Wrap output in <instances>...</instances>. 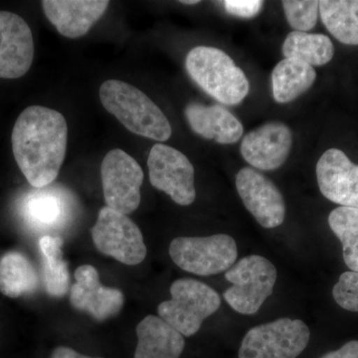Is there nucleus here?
I'll return each mask as SVG.
<instances>
[{
  "mask_svg": "<svg viewBox=\"0 0 358 358\" xmlns=\"http://www.w3.org/2000/svg\"><path fill=\"white\" fill-rule=\"evenodd\" d=\"M282 50L285 58L296 59L312 67L327 64L334 55L333 42L327 35L300 31L289 33Z\"/></svg>",
  "mask_w": 358,
  "mask_h": 358,
  "instance_id": "4be33fe9",
  "label": "nucleus"
},
{
  "mask_svg": "<svg viewBox=\"0 0 358 358\" xmlns=\"http://www.w3.org/2000/svg\"><path fill=\"white\" fill-rule=\"evenodd\" d=\"M320 192L343 207L358 209V166L338 148H329L317 164Z\"/></svg>",
  "mask_w": 358,
  "mask_h": 358,
  "instance_id": "4468645a",
  "label": "nucleus"
},
{
  "mask_svg": "<svg viewBox=\"0 0 358 358\" xmlns=\"http://www.w3.org/2000/svg\"><path fill=\"white\" fill-rule=\"evenodd\" d=\"M108 0H44L45 15L61 35L75 39L84 36L109 6Z\"/></svg>",
  "mask_w": 358,
  "mask_h": 358,
  "instance_id": "dca6fc26",
  "label": "nucleus"
},
{
  "mask_svg": "<svg viewBox=\"0 0 358 358\" xmlns=\"http://www.w3.org/2000/svg\"><path fill=\"white\" fill-rule=\"evenodd\" d=\"M103 197L110 209L128 215L141 204L143 171L133 157L120 148L110 150L101 166Z\"/></svg>",
  "mask_w": 358,
  "mask_h": 358,
  "instance_id": "1a4fd4ad",
  "label": "nucleus"
},
{
  "mask_svg": "<svg viewBox=\"0 0 358 358\" xmlns=\"http://www.w3.org/2000/svg\"><path fill=\"white\" fill-rule=\"evenodd\" d=\"M236 188L247 210L264 228L279 227L286 217V203L272 180L251 167L238 171Z\"/></svg>",
  "mask_w": 358,
  "mask_h": 358,
  "instance_id": "9b49d317",
  "label": "nucleus"
},
{
  "mask_svg": "<svg viewBox=\"0 0 358 358\" xmlns=\"http://www.w3.org/2000/svg\"><path fill=\"white\" fill-rule=\"evenodd\" d=\"M51 358H101V357H90L87 355H81L77 352L73 348H66V346H59L52 352Z\"/></svg>",
  "mask_w": 358,
  "mask_h": 358,
  "instance_id": "c756f323",
  "label": "nucleus"
},
{
  "mask_svg": "<svg viewBox=\"0 0 358 358\" xmlns=\"http://www.w3.org/2000/svg\"><path fill=\"white\" fill-rule=\"evenodd\" d=\"M148 166L150 181L155 188L166 193L181 206H188L194 202V167L182 152L157 143L150 150Z\"/></svg>",
  "mask_w": 358,
  "mask_h": 358,
  "instance_id": "9d476101",
  "label": "nucleus"
},
{
  "mask_svg": "<svg viewBox=\"0 0 358 358\" xmlns=\"http://www.w3.org/2000/svg\"><path fill=\"white\" fill-rule=\"evenodd\" d=\"M11 143L16 164L29 185L46 187L57 178L64 162L67 122L57 110L31 106L16 120Z\"/></svg>",
  "mask_w": 358,
  "mask_h": 358,
  "instance_id": "f257e3e1",
  "label": "nucleus"
},
{
  "mask_svg": "<svg viewBox=\"0 0 358 358\" xmlns=\"http://www.w3.org/2000/svg\"><path fill=\"white\" fill-rule=\"evenodd\" d=\"M322 23L341 43L358 45V0L319 1Z\"/></svg>",
  "mask_w": 358,
  "mask_h": 358,
  "instance_id": "412c9836",
  "label": "nucleus"
},
{
  "mask_svg": "<svg viewBox=\"0 0 358 358\" xmlns=\"http://www.w3.org/2000/svg\"><path fill=\"white\" fill-rule=\"evenodd\" d=\"M63 240L58 236H43L39 247L43 256V281L47 293L61 298L70 289V273L63 259Z\"/></svg>",
  "mask_w": 358,
  "mask_h": 358,
  "instance_id": "5701e85b",
  "label": "nucleus"
},
{
  "mask_svg": "<svg viewBox=\"0 0 358 358\" xmlns=\"http://www.w3.org/2000/svg\"><path fill=\"white\" fill-rule=\"evenodd\" d=\"M38 274L27 257L9 252L0 260V293L8 298L31 294L38 287Z\"/></svg>",
  "mask_w": 358,
  "mask_h": 358,
  "instance_id": "aec40b11",
  "label": "nucleus"
},
{
  "mask_svg": "<svg viewBox=\"0 0 358 358\" xmlns=\"http://www.w3.org/2000/svg\"><path fill=\"white\" fill-rule=\"evenodd\" d=\"M320 358H358V341H350L338 350L331 352Z\"/></svg>",
  "mask_w": 358,
  "mask_h": 358,
  "instance_id": "c85d7f7f",
  "label": "nucleus"
},
{
  "mask_svg": "<svg viewBox=\"0 0 358 358\" xmlns=\"http://www.w3.org/2000/svg\"><path fill=\"white\" fill-rule=\"evenodd\" d=\"M134 358H179L185 350L182 334L155 315H148L136 327Z\"/></svg>",
  "mask_w": 358,
  "mask_h": 358,
  "instance_id": "a211bd4d",
  "label": "nucleus"
},
{
  "mask_svg": "<svg viewBox=\"0 0 358 358\" xmlns=\"http://www.w3.org/2000/svg\"><path fill=\"white\" fill-rule=\"evenodd\" d=\"M190 78L205 93L225 105H238L249 93V81L241 68L215 47L197 46L186 56Z\"/></svg>",
  "mask_w": 358,
  "mask_h": 358,
  "instance_id": "7ed1b4c3",
  "label": "nucleus"
},
{
  "mask_svg": "<svg viewBox=\"0 0 358 358\" xmlns=\"http://www.w3.org/2000/svg\"><path fill=\"white\" fill-rule=\"evenodd\" d=\"M317 79L315 68L296 59L285 58L272 73L273 96L275 102L287 103L312 88Z\"/></svg>",
  "mask_w": 358,
  "mask_h": 358,
  "instance_id": "6ab92c4d",
  "label": "nucleus"
},
{
  "mask_svg": "<svg viewBox=\"0 0 358 358\" xmlns=\"http://www.w3.org/2000/svg\"><path fill=\"white\" fill-rule=\"evenodd\" d=\"M277 277V268L265 257H244L225 273L232 286L224 292V300L235 312L255 315L273 294Z\"/></svg>",
  "mask_w": 358,
  "mask_h": 358,
  "instance_id": "39448f33",
  "label": "nucleus"
},
{
  "mask_svg": "<svg viewBox=\"0 0 358 358\" xmlns=\"http://www.w3.org/2000/svg\"><path fill=\"white\" fill-rule=\"evenodd\" d=\"M282 3L287 21L296 31L307 32L317 24L320 10L317 0H287Z\"/></svg>",
  "mask_w": 358,
  "mask_h": 358,
  "instance_id": "a878e982",
  "label": "nucleus"
},
{
  "mask_svg": "<svg viewBox=\"0 0 358 358\" xmlns=\"http://www.w3.org/2000/svg\"><path fill=\"white\" fill-rule=\"evenodd\" d=\"M173 263L186 272L213 275L229 270L238 257L234 238L227 234L207 237H178L169 246Z\"/></svg>",
  "mask_w": 358,
  "mask_h": 358,
  "instance_id": "0eeeda50",
  "label": "nucleus"
},
{
  "mask_svg": "<svg viewBox=\"0 0 358 358\" xmlns=\"http://www.w3.org/2000/svg\"><path fill=\"white\" fill-rule=\"evenodd\" d=\"M264 2L261 0H225L224 8L231 15L241 18L255 17L260 13Z\"/></svg>",
  "mask_w": 358,
  "mask_h": 358,
  "instance_id": "cd10ccee",
  "label": "nucleus"
},
{
  "mask_svg": "<svg viewBox=\"0 0 358 358\" xmlns=\"http://www.w3.org/2000/svg\"><path fill=\"white\" fill-rule=\"evenodd\" d=\"M293 134L287 124L271 122L250 131L241 143L242 157L260 171H275L288 159Z\"/></svg>",
  "mask_w": 358,
  "mask_h": 358,
  "instance_id": "2eb2a0df",
  "label": "nucleus"
},
{
  "mask_svg": "<svg viewBox=\"0 0 358 358\" xmlns=\"http://www.w3.org/2000/svg\"><path fill=\"white\" fill-rule=\"evenodd\" d=\"M62 201L49 192H36L27 200L25 214L30 222L39 227H54L63 219Z\"/></svg>",
  "mask_w": 358,
  "mask_h": 358,
  "instance_id": "393cba45",
  "label": "nucleus"
},
{
  "mask_svg": "<svg viewBox=\"0 0 358 358\" xmlns=\"http://www.w3.org/2000/svg\"><path fill=\"white\" fill-rule=\"evenodd\" d=\"M333 296L339 307L358 313V272L348 271L341 274L334 285Z\"/></svg>",
  "mask_w": 358,
  "mask_h": 358,
  "instance_id": "bb28decb",
  "label": "nucleus"
},
{
  "mask_svg": "<svg viewBox=\"0 0 358 358\" xmlns=\"http://www.w3.org/2000/svg\"><path fill=\"white\" fill-rule=\"evenodd\" d=\"M171 300L157 308L160 319L185 336L199 333L207 317L220 308L217 292L194 279H179L171 287Z\"/></svg>",
  "mask_w": 358,
  "mask_h": 358,
  "instance_id": "20e7f679",
  "label": "nucleus"
},
{
  "mask_svg": "<svg viewBox=\"0 0 358 358\" xmlns=\"http://www.w3.org/2000/svg\"><path fill=\"white\" fill-rule=\"evenodd\" d=\"M74 275L76 282L70 289V303L76 310L88 313L98 322L109 320L121 312L124 294L120 289L103 286L95 267L80 266Z\"/></svg>",
  "mask_w": 358,
  "mask_h": 358,
  "instance_id": "ddd939ff",
  "label": "nucleus"
},
{
  "mask_svg": "<svg viewBox=\"0 0 358 358\" xmlns=\"http://www.w3.org/2000/svg\"><path fill=\"white\" fill-rule=\"evenodd\" d=\"M310 338V329L303 320L282 317L247 331L239 358H296Z\"/></svg>",
  "mask_w": 358,
  "mask_h": 358,
  "instance_id": "423d86ee",
  "label": "nucleus"
},
{
  "mask_svg": "<svg viewBox=\"0 0 358 358\" xmlns=\"http://www.w3.org/2000/svg\"><path fill=\"white\" fill-rule=\"evenodd\" d=\"M329 225L343 246L345 265L358 272V209L343 206L334 209Z\"/></svg>",
  "mask_w": 358,
  "mask_h": 358,
  "instance_id": "b1692460",
  "label": "nucleus"
},
{
  "mask_svg": "<svg viewBox=\"0 0 358 358\" xmlns=\"http://www.w3.org/2000/svg\"><path fill=\"white\" fill-rule=\"evenodd\" d=\"M106 110L138 136L166 141L173 134L166 115L141 90L119 80H108L100 88Z\"/></svg>",
  "mask_w": 358,
  "mask_h": 358,
  "instance_id": "f03ea898",
  "label": "nucleus"
},
{
  "mask_svg": "<svg viewBox=\"0 0 358 358\" xmlns=\"http://www.w3.org/2000/svg\"><path fill=\"white\" fill-rule=\"evenodd\" d=\"M33 58L34 41L29 25L17 14L0 11V78L24 76Z\"/></svg>",
  "mask_w": 358,
  "mask_h": 358,
  "instance_id": "f8f14e48",
  "label": "nucleus"
},
{
  "mask_svg": "<svg viewBox=\"0 0 358 358\" xmlns=\"http://www.w3.org/2000/svg\"><path fill=\"white\" fill-rule=\"evenodd\" d=\"M185 114L192 131L206 140L231 145L243 136L241 122L222 106L192 102L186 106Z\"/></svg>",
  "mask_w": 358,
  "mask_h": 358,
  "instance_id": "f3484780",
  "label": "nucleus"
},
{
  "mask_svg": "<svg viewBox=\"0 0 358 358\" xmlns=\"http://www.w3.org/2000/svg\"><path fill=\"white\" fill-rule=\"evenodd\" d=\"M91 233L94 245L101 253L124 265H138L147 257V246L138 225L128 215L108 206L99 212Z\"/></svg>",
  "mask_w": 358,
  "mask_h": 358,
  "instance_id": "6e6552de",
  "label": "nucleus"
},
{
  "mask_svg": "<svg viewBox=\"0 0 358 358\" xmlns=\"http://www.w3.org/2000/svg\"><path fill=\"white\" fill-rule=\"evenodd\" d=\"M180 3L185 4V6H194V4H199L200 3V1L199 0H182V1H180Z\"/></svg>",
  "mask_w": 358,
  "mask_h": 358,
  "instance_id": "7c9ffc66",
  "label": "nucleus"
}]
</instances>
